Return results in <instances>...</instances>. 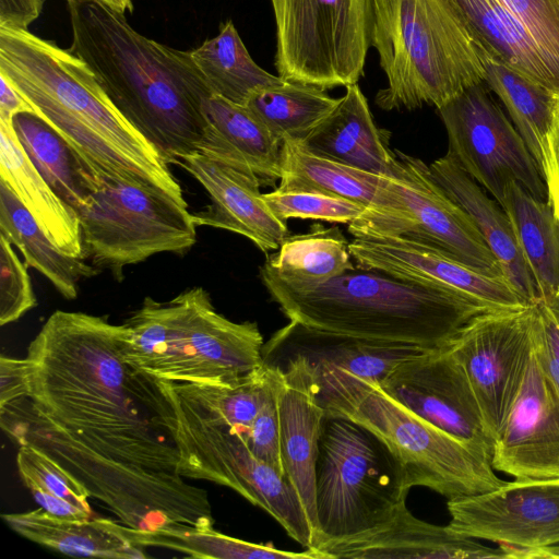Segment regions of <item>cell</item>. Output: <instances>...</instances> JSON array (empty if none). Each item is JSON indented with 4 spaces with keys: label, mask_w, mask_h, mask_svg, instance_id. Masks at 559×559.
Instances as JSON below:
<instances>
[{
    "label": "cell",
    "mask_w": 559,
    "mask_h": 559,
    "mask_svg": "<svg viewBox=\"0 0 559 559\" xmlns=\"http://www.w3.org/2000/svg\"><path fill=\"white\" fill-rule=\"evenodd\" d=\"M266 364V362H265ZM269 380L258 415L242 435L251 452L285 476L281 456L280 423L276 397V367L269 365Z\"/></svg>",
    "instance_id": "41"
},
{
    "label": "cell",
    "mask_w": 559,
    "mask_h": 559,
    "mask_svg": "<svg viewBox=\"0 0 559 559\" xmlns=\"http://www.w3.org/2000/svg\"><path fill=\"white\" fill-rule=\"evenodd\" d=\"M379 384L419 417L492 455L495 441L474 390L448 345L400 362Z\"/></svg>",
    "instance_id": "15"
},
{
    "label": "cell",
    "mask_w": 559,
    "mask_h": 559,
    "mask_svg": "<svg viewBox=\"0 0 559 559\" xmlns=\"http://www.w3.org/2000/svg\"><path fill=\"white\" fill-rule=\"evenodd\" d=\"M437 109L448 134L449 152L500 205L510 181L547 201L537 162L485 81Z\"/></svg>",
    "instance_id": "12"
},
{
    "label": "cell",
    "mask_w": 559,
    "mask_h": 559,
    "mask_svg": "<svg viewBox=\"0 0 559 559\" xmlns=\"http://www.w3.org/2000/svg\"><path fill=\"white\" fill-rule=\"evenodd\" d=\"M409 489L403 466L374 433L325 415L316 463V548L386 522Z\"/></svg>",
    "instance_id": "8"
},
{
    "label": "cell",
    "mask_w": 559,
    "mask_h": 559,
    "mask_svg": "<svg viewBox=\"0 0 559 559\" xmlns=\"http://www.w3.org/2000/svg\"><path fill=\"white\" fill-rule=\"evenodd\" d=\"M126 325L57 310L27 348L31 389L0 407L1 427L75 476L139 531L213 527L207 492L178 473L156 380L124 360Z\"/></svg>",
    "instance_id": "1"
},
{
    "label": "cell",
    "mask_w": 559,
    "mask_h": 559,
    "mask_svg": "<svg viewBox=\"0 0 559 559\" xmlns=\"http://www.w3.org/2000/svg\"><path fill=\"white\" fill-rule=\"evenodd\" d=\"M318 396L325 415L347 418L374 433L403 466L411 488L427 487L450 500L506 483L493 472L490 453L419 417L379 382L340 379L318 388Z\"/></svg>",
    "instance_id": "7"
},
{
    "label": "cell",
    "mask_w": 559,
    "mask_h": 559,
    "mask_svg": "<svg viewBox=\"0 0 559 559\" xmlns=\"http://www.w3.org/2000/svg\"><path fill=\"white\" fill-rule=\"evenodd\" d=\"M270 1L280 78L324 91L357 84L372 47L374 0Z\"/></svg>",
    "instance_id": "10"
},
{
    "label": "cell",
    "mask_w": 559,
    "mask_h": 559,
    "mask_svg": "<svg viewBox=\"0 0 559 559\" xmlns=\"http://www.w3.org/2000/svg\"><path fill=\"white\" fill-rule=\"evenodd\" d=\"M2 520L19 535L68 556L107 559H144L146 554L134 528L104 518L63 519L40 507L2 514Z\"/></svg>",
    "instance_id": "28"
},
{
    "label": "cell",
    "mask_w": 559,
    "mask_h": 559,
    "mask_svg": "<svg viewBox=\"0 0 559 559\" xmlns=\"http://www.w3.org/2000/svg\"><path fill=\"white\" fill-rule=\"evenodd\" d=\"M0 234L19 249L27 266L43 274L68 300L76 298L78 285L82 280L99 272L85 259L62 252L1 178Z\"/></svg>",
    "instance_id": "31"
},
{
    "label": "cell",
    "mask_w": 559,
    "mask_h": 559,
    "mask_svg": "<svg viewBox=\"0 0 559 559\" xmlns=\"http://www.w3.org/2000/svg\"><path fill=\"white\" fill-rule=\"evenodd\" d=\"M395 153L399 168L391 181L409 215L408 225L396 234L444 251L484 273L502 275L479 230L436 182L429 165L400 151Z\"/></svg>",
    "instance_id": "18"
},
{
    "label": "cell",
    "mask_w": 559,
    "mask_h": 559,
    "mask_svg": "<svg viewBox=\"0 0 559 559\" xmlns=\"http://www.w3.org/2000/svg\"><path fill=\"white\" fill-rule=\"evenodd\" d=\"M78 214L85 258L119 281L124 266L160 252L185 254L197 240L187 206L138 181L104 180Z\"/></svg>",
    "instance_id": "11"
},
{
    "label": "cell",
    "mask_w": 559,
    "mask_h": 559,
    "mask_svg": "<svg viewBox=\"0 0 559 559\" xmlns=\"http://www.w3.org/2000/svg\"><path fill=\"white\" fill-rule=\"evenodd\" d=\"M559 481V479H557Z\"/></svg>",
    "instance_id": "51"
},
{
    "label": "cell",
    "mask_w": 559,
    "mask_h": 559,
    "mask_svg": "<svg viewBox=\"0 0 559 559\" xmlns=\"http://www.w3.org/2000/svg\"><path fill=\"white\" fill-rule=\"evenodd\" d=\"M533 352L559 397V318L549 306L542 301L536 302Z\"/></svg>",
    "instance_id": "42"
},
{
    "label": "cell",
    "mask_w": 559,
    "mask_h": 559,
    "mask_svg": "<svg viewBox=\"0 0 559 559\" xmlns=\"http://www.w3.org/2000/svg\"><path fill=\"white\" fill-rule=\"evenodd\" d=\"M93 1H98L100 3H104V4L112 8L114 10H116L120 13H124V14H126V12H132L133 8H134L133 0H93Z\"/></svg>",
    "instance_id": "49"
},
{
    "label": "cell",
    "mask_w": 559,
    "mask_h": 559,
    "mask_svg": "<svg viewBox=\"0 0 559 559\" xmlns=\"http://www.w3.org/2000/svg\"><path fill=\"white\" fill-rule=\"evenodd\" d=\"M138 543L145 547L171 549L191 558L218 559H319L311 549L301 552L281 550L270 545L253 544L215 531L173 524L154 531H133Z\"/></svg>",
    "instance_id": "37"
},
{
    "label": "cell",
    "mask_w": 559,
    "mask_h": 559,
    "mask_svg": "<svg viewBox=\"0 0 559 559\" xmlns=\"http://www.w3.org/2000/svg\"><path fill=\"white\" fill-rule=\"evenodd\" d=\"M190 52L212 94L238 105L245 106L253 91L285 81L258 66L231 20Z\"/></svg>",
    "instance_id": "33"
},
{
    "label": "cell",
    "mask_w": 559,
    "mask_h": 559,
    "mask_svg": "<svg viewBox=\"0 0 559 559\" xmlns=\"http://www.w3.org/2000/svg\"><path fill=\"white\" fill-rule=\"evenodd\" d=\"M480 53L486 84L503 103L543 173V151L557 94L509 66L489 58L483 50Z\"/></svg>",
    "instance_id": "35"
},
{
    "label": "cell",
    "mask_w": 559,
    "mask_h": 559,
    "mask_svg": "<svg viewBox=\"0 0 559 559\" xmlns=\"http://www.w3.org/2000/svg\"><path fill=\"white\" fill-rule=\"evenodd\" d=\"M349 241L336 226L316 224L308 233L287 236L263 266L293 282H320L352 267Z\"/></svg>",
    "instance_id": "36"
},
{
    "label": "cell",
    "mask_w": 559,
    "mask_h": 559,
    "mask_svg": "<svg viewBox=\"0 0 559 559\" xmlns=\"http://www.w3.org/2000/svg\"><path fill=\"white\" fill-rule=\"evenodd\" d=\"M543 175L547 202L559 226V94L556 95L552 121L543 151Z\"/></svg>",
    "instance_id": "44"
},
{
    "label": "cell",
    "mask_w": 559,
    "mask_h": 559,
    "mask_svg": "<svg viewBox=\"0 0 559 559\" xmlns=\"http://www.w3.org/2000/svg\"><path fill=\"white\" fill-rule=\"evenodd\" d=\"M281 189L306 190L344 198L366 206L370 218L392 231L405 228L409 215L391 178L318 155L300 141L282 142Z\"/></svg>",
    "instance_id": "23"
},
{
    "label": "cell",
    "mask_w": 559,
    "mask_h": 559,
    "mask_svg": "<svg viewBox=\"0 0 559 559\" xmlns=\"http://www.w3.org/2000/svg\"><path fill=\"white\" fill-rule=\"evenodd\" d=\"M72 44L107 97L167 164L197 153L212 96L190 51L136 32L124 13L93 0H67Z\"/></svg>",
    "instance_id": "2"
},
{
    "label": "cell",
    "mask_w": 559,
    "mask_h": 559,
    "mask_svg": "<svg viewBox=\"0 0 559 559\" xmlns=\"http://www.w3.org/2000/svg\"><path fill=\"white\" fill-rule=\"evenodd\" d=\"M0 178L13 190L48 238L64 253L85 258L79 214L32 164L12 123L0 120Z\"/></svg>",
    "instance_id": "29"
},
{
    "label": "cell",
    "mask_w": 559,
    "mask_h": 559,
    "mask_svg": "<svg viewBox=\"0 0 559 559\" xmlns=\"http://www.w3.org/2000/svg\"><path fill=\"white\" fill-rule=\"evenodd\" d=\"M206 128L198 152L274 186L281 177L282 142L243 105L212 95L204 104Z\"/></svg>",
    "instance_id": "27"
},
{
    "label": "cell",
    "mask_w": 559,
    "mask_h": 559,
    "mask_svg": "<svg viewBox=\"0 0 559 559\" xmlns=\"http://www.w3.org/2000/svg\"><path fill=\"white\" fill-rule=\"evenodd\" d=\"M372 47L388 84L383 110L440 108L484 82L481 49L448 0H374Z\"/></svg>",
    "instance_id": "6"
},
{
    "label": "cell",
    "mask_w": 559,
    "mask_h": 559,
    "mask_svg": "<svg viewBox=\"0 0 559 559\" xmlns=\"http://www.w3.org/2000/svg\"><path fill=\"white\" fill-rule=\"evenodd\" d=\"M45 0H0V27L28 29L38 19Z\"/></svg>",
    "instance_id": "46"
},
{
    "label": "cell",
    "mask_w": 559,
    "mask_h": 559,
    "mask_svg": "<svg viewBox=\"0 0 559 559\" xmlns=\"http://www.w3.org/2000/svg\"><path fill=\"white\" fill-rule=\"evenodd\" d=\"M348 233L350 254L360 266L456 289L498 308L530 305L503 275L484 273L417 239L357 222L348 224Z\"/></svg>",
    "instance_id": "16"
},
{
    "label": "cell",
    "mask_w": 559,
    "mask_h": 559,
    "mask_svg": "<svg viewBox=\"0 0 559 559\" xmlns=\"http://www.w3.org/2000/svg\"><path fill=\"white\" fill-rule=\"evenodd\" d=\"M501 207L534 277L539 301L550 307L559 304V226L549 203L510 181Z\"/></svg>",
    "instance_id": "32"
},
{
    "label": "cell",
    "mask_w": 559,
    "mask_h": 559,
    "mask_svg": "<svg viewBox=\"0 0 559 559\" xmlns=\"http://www.w3.org/2000/svg\"><path fill=\"white\" fill-rule=\"evenodd\" d=\"M340 98L317 86L284 81L253 91L245 106L276 138L302 141L337 106Z\"/></svg>",
    "instance_id": "34"
},
{
    "label": "cell",
    "mask_w": 559,
    "mask_h": 559,
    "mask_svg": "<svg viewBox=\"0 0 559 559\" xmlns=\"http://www.w3.org/2000/svg\"><path fill=\"white\" fill-rule=\"evenodd\" d=\"M12 127L21 147L38 173L78 213L103 186V178L36 112L15 115Z\"/></svg>",
    "instance_id": "30"
},
{
    "label": "cell",
    "mask_w": 559,
    "mask_h": 559,
    "mask_svg": "<svg viewBox=\"0 0 559 559\" xmlns=\"http://www.w3.org/2000/svg\"><path fill=\"white\" fill-rule=\"evenodd\" d=\"M535 312L536 302L483 312L448 344L467 374L493 441L525 376Z\"/></svg>",
    "instance_id": "13"
},
{
    "label": "cell",
    "mask_w": 559,
    "mask_h": 559,
    "mask_svg": "<svg viewBox=\"0 0 559 559\" xmlns=\"http://www.w3.org/2000/svg\"><path fill=\"white\" fill-rule=\"evenodd\" d=\"M478 47L559 94V55L497 0H448Z\"/></svg>",
    "instance_id": "24"
},
{
    "label": "cell",
    "mask_w": 559,
    "mask_h": 559,
    "mask_svg": "<svg viewBox=\"0 0 559 559\" xmlns=\"http://www.w3.org/2000/svg\"><path fill=\"white\" fill-rule=\"evenodd\" d=\"M491 464L515 480L559 479V397L533 349L519 393L496 436Z\"/></svg>",
    "instance_id": "17"
},
{
    "label": "cell",
    "mask_w": 559,
    "mask_h": 559,
    "mask_svg": "<svg viewBox=\"0 0 559 559\" xmlns=\"http://www.w3.org/2000/svg\"><path fill=\"white\" fill-rule=\"evenodd\" d=\"M31 389L29 364L25 358L0 357V407L26 397Z\"/></svg>",
    "instance_id": "45"
},
{
    "label": "cell",
    "mask_w": 559,
    "mask_h": 559,
    "mask_svg": "<svg viewBox=\"0 0 559 559\" xmlns=\"http://www.w3.org/2000/svg\"><path fill=\"white\" fill-rule=\"evenodd\" d=\"M448 526L498 544L506 552L559 544V481H506L499 488L450 499Z\"/></svg>",
    "instance_id": "14"
},
{
    "label": "cell",
    "mask_w": 559,
    "mask_h": 559,
    "mask_svg": "<svg viewBox=\"0 0 559 559\" xmlns=\"http://www.w3.org/2000/svg\"><path fill=\"white\" fill-rule=\"evenodd\" d=\"M21 112L35 110L17 88L0 74V120L12 123L13 117Z\"/></svg>",
    "instance_id": "47"
},
{
    "label": "cell",
    "mask_w": 559,
    "mask_h": 559,
    "mask_svg": "<svg viewBox=\"0 0 559 559\" xmlns=\"http://www.w3.org/2000/svg\"><path fill=\"white\" fill-rule=\"evenodd\" d=\"M123 324L124 360L155 379L227 383L263 364L257 323L234 322L217 312L203 287L167 301L145 297Z\"/></svg>",
    "instance_id": "5"
},
{
    "label": "cell",
    "mask_w": 559,
    "mask_h": 559,
    "mask_svg": "<svg viewBox=\"0 0 559 559\" xmlns=\"http://www.w3.org/2000/svg\"><path fill=\"white\" fill-rule=\"evenodd\" d=\"M262 197L270 211L285 223L289 218H310L348 225L369 211L354 201L314 191L277 187Z\"/></svg>",
    "instance_id": "39"
},
{
    "label": "cell",
    "mask_w": 559,
    "mask_h": 559,
    "mask_svg": "<svg viewBox=\"0 0 559 559\" xmlns=\"http://www.w3.org/2000/svg\"><path fill=\"white\" fill-rule=\"evenodd\" d=\"M16 466L22 481L46 512L63 519L92 518L90 492L51 456L33 444H22L17 449Z\"/></svg>",
    "instance_id": "38"
},
{
    "label": "cell",
    "mask_w": 559,
    "mask_h": 559,
    "mask_svg": "<svg viewBox=\"0 0 559 559\" xmlns=\"http://www.w3.org/2000/svg\"><path fill=\"white\" fill-rule=\"evenodd\" d=\"M259 272L289 321L361 340L440 348L476 316L501 309L456 289L358 264L320 282L287 281L263 265Z\"/></svg>",
    "instance_id": "4"
},
{
    "label": "cell",
    "mask_w": 559,
    "mask_h": 559,
    "mask_svg": "<svg viewBox=\"0 0 559 559\" xmlns=\"http://www.w3.org/2000/svg\"><path fill=\"white\" fill-rule=\"evenodd\" d=\"M164 419L178 451V473L228 487L263 509L305 549L317 538L299 496L288 479L258 459L242 435L195 407L163 380Z\"/></svg>",
    "instance_id": "9"
},
{
    "label": "cell",
    "mask_w": 559,
    "mask_h": 559,
    "mask_svg": "<svg viewBox=\"0 0 559 559\" xmlns=\"http://www.w3.org/2000/svg\"><path fill=\"white\" fill-rule=\"evenodd\" d=\"M27 265L0 234V324L19 320L37 305Z\"/></svg>",
    "instance_id": "40"
},
{
    "label": "cell",
    "mask_w": 559,
    "mask_h": 559,
    "mask_svg": "<svg viewBox=\"0 0 559 559\" xmlns=\"http://www.w3.org/2000/svg\"><path fill=\"white\" fill-rule=\"evenodd\" d=\"M319 559L331 558H507L498 546L488 547L475 538L415 518L402 506L386 522L364 533L331 540L313 550Z\"/></svg>",
    "instance_id": "22"
},
{
    "label": "cell",
    "mask_w": 559,
    "mask_h": 559,
    "mask_svg": "<svg viewBox=\"0 0 559 559\" xmlns=\"http://www.w3.org/2000/svg\"><path fill=\"white\" fill-rule=\"evenodd\" d=\"M509 559H559V544L543 548L512 551L509 554Z\"/></svg>",
    "instance_id": "48"
},
{
    "label": "cell",
    "mask_w": 559,
    "mask_h": 559,
    "mask_svg": "<svg viewBox=\"0 0 559 559\" xmlns=\"http://www.w3.org/2000/svg\"><path fill=\"white\" fill-rule=\"evenodd\" d=\"M547 306H548V305H547ZM549 307H550V306H549ZM550 308H551V309L557 313V316H558V318H559V304H557V305H555V306H551Z\"/></svg>",
    "instance_id": "50"
},
{
    "label": "cell",
    "mask_w": 559,
    "mask_h": 559,
    "mask_svg": "<svg viewBox=\"0 0 559 559\" xmlns=\"http://www.w3.org/2000/svg\"><path fill=\"white\" fill-rule=\"evenodd\" d=\"M426 350L430 349L322 332L289 321L263 345L262 357L269 365L293 356L306 357L320 388L347 378L380 383L400 362Z\"/></svg>",
    "instance_id": "20"
},
{
    "label": "cell",
    "mask_w": 559,
    "mask_h": 559,
    "mask_svg": "<svg viewBox=\"0 0 559 559\" xmlns=\"http://www.w3.org/2000/svg\"><path fill=\"white\" fill-rule=\"evenodd\" d=\"M429 169L436 182L471 217L497 259L502 275L527 304L538 302V288L501 205L488 197L449 151L433 160Z\"/></svg>",
    "instance_id": "25"
},
{
    "label": "cell",
    "mask_w": 559,
    "mask_h": 559,
    "mask_svg": "<svg viewBox=\"0 0 559 559\" xmlns=\"http://www.w3.org/2000/svg\"><path fill=\"white\" fill-rule=\"evenodd\" d=\"M559 55V0H497Z\"/></svg>",
    "instance_id": "43"
},
{
    "label": "cell",
    "mask_w": 559,
    "mask_h": 559,
    "mask_svg": "<svg viewBox=\"0 0 559 559\" xmlns=\"http://www.w3.org/2000/svg\"><path fill=\"white\" fill-rule=\"evenodd\" d=\"M272 366L276 367L280 444L285 477L301 500L318 544L316 463L325 411L319 401L313 367L306 357L293 356Z\"/></svg>",
    "instance_id": "19"
},
{
    "label": "cell",
    "mask_w": 559,
    "mask_h": 559,
    "mask_svg": "<svg viewBox=\"0 0 559 559\" xmlns=\"http://www.w3.org/2000/svg\"><path fill=\"white\" fill-rule=\"evenodd\" d=\"M0 74L103 180H131L187 205L156 148L116 109L94 73L69 49L28 29L0 27Z\"/></svg>",
    "instance_id": "3"
},
{
    "label": "cell",
    "mask_w": 559,
    "mask_h": 559,
    "mask_svg": "<svg viewBox=\"0 0 559 559\" xmlns=\"http://www.w3.org/2000/svg\"><path fill=\"white\" fill-rule=\"evenodd\" d=\"M177 165L204 188L211 201L192 214L197 226L242 235L264 253L277 250L288 236L287 223L267 207L258 178L200 153L181 156Z\"/></svg>",
    "instance_id": "21"
},
{
    "label": "cell",
    "mask_w": 559,
    "mask_h": 559,
    "mask_svg": "<svg viewBox=\"0 0 559 559\" xmlns=\"http://www.w3.org/2000/svg\"><path fill=\"white\" fill-rule=\"evenodd\" d=\"M389 138L390 132L374 123L358 84H353L346 86L334 110L300 142L318 155L394 178L399 158L389 146Z\"/></svg>",
    "instance_id": "26"
}]
</instances>
